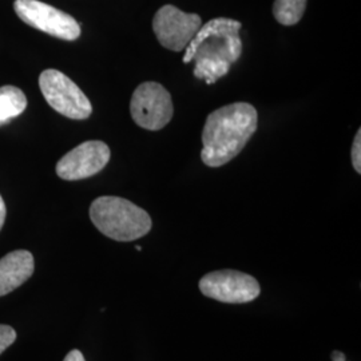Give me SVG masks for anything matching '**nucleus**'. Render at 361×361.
<instances>
[{"mask_svg":"<svg viewBox=\"0 0 361 361\" xmlns=\"http://www.w3.org/2000/svg\"><path fill=\"white\" fill-rule=\"evenodd\" d=\"M27 107L25 92L15 86L0 87V126L20 116Z\"/></svg>","mask_w":361,"mask_h":361,"instance_id":"obj_11","label":"nucleus"},{"mask_svg":"<svg viewBox=\"0 0 361 361\" xmlns=\"http://www.w3.org/2000/svg\"><path fill=\"white\" fill-rule=\"evenodd\" d=\"M13 10L26 25L54 38L77 40L80 37L77 20L50 4L39 0H15Z\"/></svg>","mask_w":361,"mask_h":361,"instance_id":"obj_6","label":"nucleus"},{"mask_svg":"<svg viewBox=\"0 0 361 361\" xmlns=\"http://www.w3.org/2000/svg\"><path fill=\"white\" fill-rule=\"evenodd\" d=\"M352 165L353 169L360 174L361 173V130L357 131L353 145H352Z\"/></svg>","mask_w":361,"mask_h":361,"instance_id":"obj_14","label":"nucleus"},{"mask_svg":"<svg viewBox=\"0 0 361 361\" xmlns=\"http://www.w3.org/2000/svg\"><path fill=\"white\" fill-rule=\"evenodd\" d=\"M204 296L226 304H245L256 300L261 288L257 280L238 271H217L205 274L200 281Z\"/></svg>","mask_w":361,"mask_h":361,"instance_id":"obj_8","label":"nucleus"},{"mask_svg":"<svg viewBox=\"0 0 361 361\" xmlns=\"http://www.w3.org/2000/svg\"><path fill=\"white\" fill-rule=\"evenodd\" d=\"M241 22L231 18H216L202 25L185 50L183 63L195 59H212L233 65L243 54L240 38Z\"/></svg>","mask_w":361,"mask_h":361,"instance_id":"obj_3","label":"nucleus"},{"mask_svg":"<svg viewBox=\"0 0 361 361\" xmlns=\"http://www.w3.org/2000/svg\"><path fill=\"white\" fill-rule=\"evenodd\" d=\"M110 147L102 141H87L63 155L56 164V174L65 180L90 178L109 164Z\"/></svg>","mask_w":361,"mask_h":361,"instance_id":"obj_9","label":"nucleus"},{"mask_svg":"<svg viewBox=\"0 0 361 361\" xmlns=\"http://www.w3.org/2000/svg\"><path fill=\"white\" fill-rule=\"evenodd\" d=\"M6 214H7V209H6V204L0 195V231L4 225V221H6Z\"/></svg>","mask_w":361,"mask_h":361,"instance_id":"obj_16","label":"nucleus"},{"mask_svg":"<svg viewBox=\"0 0 361 361\" xmlns=\"http://www.w3.org/2000/svg\"><path fill=\"white\" fill-rule=\"evenodd\" d=\"M331 357H332V361H347L345 355L343 352H340V350H334Z\"/></svg>","mask_w":361,"mask_h":361,"instance_id":"obj_17","label":"nucleus"},{"mask_svg":"<svg viewBox=\"0 0 361 361\" xmlns=\"http://www.w3.org/2000/svg\"><path fill=\"white\" fill-rule=\"evenodd\" d=\"M90 219L99 232L119 243L142 238L153 225L149 213L142 207L113 195H104L92 201Z\"/></svg>","mask_w":361,"mask_h":361,"instance_id":"obj_2","label":"nucleus"},{"mask_svg":"<svg viewBox=\"0 0 361 361\" xmlns=\"http://www.w3.org/2000/svg\"><path fill=\"white\" fill-rule=\"evenodd\" d=\"M257 125V110L246 102L228 104L210 113L202 130V162L209 168L231 162L244 150Z\"/></svg>","mask_w":361,"mask_h":361,"instance_id":"obj_1","label":"nucleus"},{"mask_svg":"<svg viewBox=\"0 0 361 361\" xmlns=\"http://www.w3.org/2000/svg\"><path fill=\"white\" fill-rule=\"evenodd\" d=\"M130 114L142 129L150 131L164 129L174 114L171 95L161 83L145 82L135 89L131 97Z\"/></svg>","mask_w":361,"mask_h":361,"instance_id":"obj_5","label":"nucleus"},{"mask_svg":"<svg viewBox=\"0 0 361 361\" xmlns=\"http://www.w3.org/2000/svg\"><path fill=\"white\" fill-rule=\"evenodd\" d=\"M39 87L52 109L70 119H87L92 113L89 98L63 73L49 68L39 77Z\"/></svg>","mask_w":361,"mask_h":361,"instance_id":"obj_4","label":"nucleus"},{"mask_svg":"<svg viewBox=\"0 0 361 361\" xmlns=\"http://www.w3.org/2000/svg\"><path fill=\"white\" fill-rule=\"evenodd\" d=\"M16 340V332L13 326L0 324V355L11 347Z\"/></svg>","mask_w":361,"mask_h":361,"instance_id":"obj_13","label":"nucleus"},{"mask_svg":"<svg viewBox=\"0 0 361 361\" xmlns=\"http://www.w3.org/2000/svg\"><path fill=\"white\" fill-rule=\"evenodd\" d=\"M202 26L197 13L180 11L176 6H162L153 18V31L162 47L170 51L186 50L194 35Z\"/></svg>","mask_w":361,"mask_h":361,"instance_id":"obj_7","label":"nucleus"},{"mask_svg":"<svg viewBox=\"0 0 361 361\" xmlns=\"http://www.w3.org/2000/svg\"><path fill=\"white\" fill-rule=\"evenodd\" d=\"M34 256L28 250H15L0 259V297L11 293L31 279Z\"/></svg>","mask_w":361,"mask_h":361,"instance_id":"obj_10","label":"nucleus"},{"mask_svg":"<svg viewBox=\"0 0 361 361\" xmlns=\"http://www.w3.org/2000/svg\"><path fill=\"white\" fill-rule=\"evenodd\" d=\"M308 0H274L273 15L283 26L297 25L307 8Z\"/></svg>","mask_w":361,"mask_h":361,"instance_id":"obj_12","label":"nucleus"},{"mask_svg":"<svg viewBox=\"0 0 361 361\" xmlns=\"http://www.w3.org/2000/svg\"><path fill=\"white\" fill-rule=\"evenodd\" d=\"M63 361H86L85 360V356L82 355L80 350L78 349H73L67 356L65 357Z\"/></svg>","mask_w":361,"mask_h":361,"instance_id":"obj_15","label":"nucleus"}]
</instances>
